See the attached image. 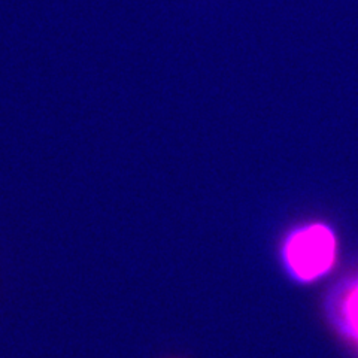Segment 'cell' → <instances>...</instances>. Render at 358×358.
<instances>
[{
  "label": "cell",
  "instance_id": "cell-2",
  "mask_svg": "<svg viewBox=\"0 0 358 358\" xmlns=\"http://www.w3.org/2000/svg\"><path fill=\"white\" fill-rule=\"evenodd\" d=\"M334 322L358 351V278L345 284L333 303Z\"/></svg>",
  "mask_w": 358,
  "mask_h": 358
},
{
  "label": "cell",
  "instance_id": "cell-1",
  "mask_svg": "<svg viewBox=\"0 0 358 358\" xmlns=\"http://www.w3.org/2000/svg\"><path fill=\"white\" fill-rule=\"evenodd\" d=\"M282 255L291 276L300 282H313L333 268L338 257V241L330 227L308 224L289 234Z\"/></svg>",
  "mask_w": 358,
  "mask_h": 358
}]
</instances>
